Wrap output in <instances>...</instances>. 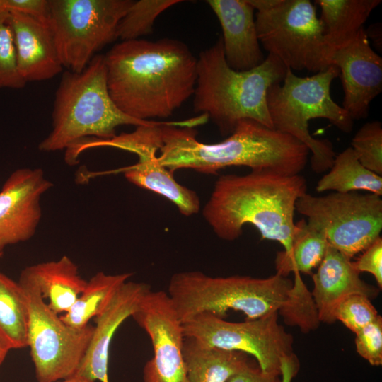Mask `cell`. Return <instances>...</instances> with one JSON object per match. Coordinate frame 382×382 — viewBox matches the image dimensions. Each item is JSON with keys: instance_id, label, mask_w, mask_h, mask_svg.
Here are the masks:
<instances>
[{"instance_id": "cell-33", "label": "cell", "mask_w": 382, "mask_h": 382, "mask_svg": "<svg viewBox=\"0 0 382 382\" xmlns=\"http://www.w3.org/2000/svg\"><path fill=\"white\" fill-rule=\"evenodd\" d=\"M357 352L372 366L382 364V318L378 316L356 334Z\"/></svg>"}, {"instance_id": "cell-24", "label": "cell", "mask_w": 382, "mask_h": 382, "mask_svg": "<svg viewBox=\"0 0 382 382\" xmlns=\"http://www.w3.org/2000/svg\"><path fill=\"white\" fill-rule=\"evenodd\" d=\"M328 245L325 235L309 226L305 219L297 221L290 249L277 253L276 273L284 277L291 272L311 274L323 260Z\"/></svg>"}, {"instance_id": "cell-31", "label": "cell", "mask_w": 382, "mask_h": 382, "mask_svg": "<svg viewBox=\"0 0 382 382\" xmlns=\"http://www.w3.org/2000/svg\"><path fill=\"white\" fill-rule=\"evenodd\" d=\"M350 146L359 161L367 169L382 176V124L365 123L352 138Z\"/></svg>"}, {"instance_id": "cell-14", "label": "cell", "mask_w": 382, "mask_h": 382, "mask_svg": "<svg viewBox=\"0 0 382 382\" xmlns=\"http://www.w3.org/2000/svg\"><path fill=\"white\" fill-rule=\"evenodd\" d=\"M132 317L153 347V357L143 369V382H186L182 322L167 292L150 289Z\"/></svg>"}, {"instance_id": "cell-18", "label": "cell", "mask_w": 382, "mask_h": 382, "mask_svg": "<svg viewBox=\"0 0 382 382\" xmlns=\"http://www.w3.org/2000/svg\"><path fill=\"white\" fill-rule=\"evenodd\" d=\"M16 52L17 68L25 81H43L63 69L47 20L9 11Z\"/></svg>"}, {"instance_id": "cell-35", "label": "cell", "mask_w": 382, "mask_h": 382, "mask_svg": "<svg viewBox=\"0 0 382 382\" xmlns=\"http://www.w3.org/2000/svg\"><path fill=\"white\" fill-rule=\"evenodd\" d=\"M0 8L47 20L48 0H0Z\"/></svg>"}, {"instance_id": "cell-13", "label": "cell", "mask_w": 382, "mask_h": 382, "mask_svg": "<svg viewBox=\"0 0 382 382\" xmlns=\"http://www.w3.org/2000/svg\"><path fill=\"white\" fill-rule=\"evenodd\" d=\"M166 122L152 125L136 127L131 132L116 134L108 139L87 138L73 145L69 156L78 160L84 151L98 147H113L132 152L138 157L137 162L121 169L131 183L156 192L174 204L180 213L192 216L199 212V199L197 193L179 184L173 173L158 161L157 151L161 144V126Z\"/></svg>"}, {"instance_id": "cell-7", "label": "cell", "mask_w": 382, "mask_h": 382, "mask_svg": "<svg viewBox=\"0 0 382 382\" xmlns=\"http://www.w3.org/2000/svg\"><path fill=\"white\" fill-rule=\"evenodd\" d=\"M292 284L277 273L267 278L222 277L185 271L171 277L167 294L181 322L202 313L224 318L230 310L253 320L278 312Z\"/></svg>"}, {"instance_id": "cell-40", "label": "cell", "mask_w": 382, "mask_h": 382, "mask_svg": "<svg viewBox=\"0 0 382 382\" xmlns=\"http://www.w3.org/2000/svg\"><path fill=\"white\" fill-rule=\"evenodd\" d=\"M3 253H0V257L2 256Z\"/></svg>"}, {"instance_id": "cell-2", "label": "cell", "mask_w": 382, "mask_h": 382, "mask_svg": "<svg viewBox=\"0 0 382 382\" xmlns=\"http://www.w3.org/2000/svg\"><path fill=\"white\" fill-rule=\"evenodd\" d=\"M197 116L161 126L158 159L171 173L183 168L216 174L228 166H246L285 175H299L306 168L310 151L290 135L249 119L241 120L224 141L205 144L197 139Z\"/></svg>"}, {"instance_id": "cell-30", "label": "cell", "mask_w": 382, "mask_h": 382, "mask_svg": "<svg viewBox=\"0 0 382 382\" xmlns=\"http://www.w3.org/2000/svg\"><path fill=\"white\" fill-rule=\"evenodd\" d=\"M25 85L17 68L10 13L0 8V89H21Z\"/></svg>"}, {"instance_id": "cell-37", "label": "cell", "mask_w": 382, "mask_h": 382, "mask_svg": "<svg viewBox=\"0 0 382 382\" xmlns=\"http://www.w3.org/2000/svg\"><path fill=\"white\" fill-rule=\"evenodd\" d=\"M365 33L369 38L371 39L375 47L378 50H381V25L379 23L371 25L366 30L365 29Z\"/></svg>"}, {"instance_id": "cell-17", "label": "cell", "mask_w": 382, "mask_h": 382, "mask_svg": "<svg viewBox=\"0 0 382 382\" xmlns=\"http://www.w3.org/2000/svg\"><path fill=\"white\" fill-rule=\"evenodd\" d=\"M150 289L146 283L129 280L120 286L106 308L94 318L90 342L74 376L91 382H109V351L113 336Z\"/></svg>"}, {"instance_id": "cell-1", "label": "cell", "mask_w": 382, "mask_h": 382, "mask_svg": "<svg viewBox=\"0 0 382 382\" xmlns=\"http://www.w3.org/2000/svg\"><path fill=\"white\" fill-rule=\"evenodd\" d=\"M104 61L110 96L132 118L168 117L194 94L197 59L178 40L122 41Z\"/></svg>"}, {"instance_id": "cell-20", "label": "cell", "mask_w": 382, "mask_h": 382, "mask_svg": "<svg viewBox=\"0 0 382 382\" xmlns=\"http://www.w3.org/2000/svg\"><path fill=\"white\" fill-rule=\"evenodd\" d=\"M351 259L328 245L325 255L312 274L314 299L320 323L335 322L337 306L352 294H362L370 299L377 296L378 289L359 277Z\"/></svg>"}, {"instance_id": "cell-22", "label": "cell", "mask_w": 382, "mask_h": 382, "mask_svg": "<svg viewBox=\"0 0 382 382\" xmlns=\"http://www.w3.org/2000/svg\"><path fill=\"white\" fill-rule=\"evenodd\" d=\"M186 382H227L248 362L247 354L207 346L185 337Z\"/></svg>"}, {"instance_id": "cell-38", "label": "cell", "mask_w": 382, "mask_h": 382, "mask_svg": "<svg viewBox=\"0 0 382 382\" xmlns=\"http://www.w3.org/2000/svg\"><path fill=\"white\" fill-rule=\"evenodd\" d=\"M11 347L7 340L0 334V365L5 359Z\"/></svg>"}, {"instance_id": "cell-26", "label": "cell", "mask_w": 382, "mask_h": 382, "mask_svg": "<svg viewBox=\"0 0 382 382\" xmlns=\"http://www.w3.org/2000/svg\"><path fill=\"white\" fill-rule=\"evenodd\" d=\"M132 275V273L108 274L98 272L87 281L85 288L62 320L74 328H81L99 315L115 293Z\"/></svg>"}, {"instance_id": "cell-15", "label": "cell", "mask_w": 382, "mask_h": 382, "mask_svg": "<svg viewBox=\"0 0 382 382\" xmlns=\"http://www.w3.org/2000/svg\"><path fill=\"white\" fill-rule=\"evenodd\" d=\"M53 183L40 168L13 171L0 190V253L30 239L42 216L40 199Z\"/></svg>"}, {"instance_id": "cell-21", "label": "cell", "mask_w": 382, "mask_h": 382, "mask_svg": "<svg viewBox=\"0 0 382 382\" xmlns=\"http://www.w3.org/2000/svg\"><path fill=\"white\" fill-rule=\"evenodd\" d=\"M19 279L33 284L58 314L69 311L87 282L80 275L78 266L66 255L28 266L22 270Z\"/></svg>"}, {"instance_id": "cell-27", "label": "cell", "mask_w": 382, "mask_h": 382, "mask_svg": "<svg viewBox=\"0 0 382 382\" xmlns=\"http://www.w3.org/2000/svg\"><path fill=\"white\" fill-rule=\"evenodd\" d=\"M28 318L20 284L0 272V334L12 349L28 347Z\"/></svg>"}, {"instance_id": "cell-36", "label": "cell", "mask_w": 382, "mask_h": 382, "mask_svg": "<svg viewBox=\"0 0 382 382\" xmlns=\"http://www.w3.org/2000/svg\"><path fill=\"white\" fill-rule=\"evenodd\" d=\"M227 382H282L280 376L267 373L249 361L233 374Z\"/></svg>"}, {"instance_id": "cell-4", "label": "cell", "mask_w": 382, "mask_h": 382, "mask_svg": "<svg viewBox=\"0 0 382 382\" xmlns=\"http://www.w3.org/2000/svg\"><path fill=\"white\" fill-rule=\"evenodd\" d=\"M286 70L277 57L268 54L259 66L236 71L226 62L220 37L197 58L193 110L206 115L223 136L230 135L245 119L273 129L267 94L272 86L282 82Z\"/></svg>"}, {"instance_id": "cell-3", "label": "cell", "mask_w": 382, "mask_h": 382, "mask_svg": "<svg viewBox=\"0 0 382 382\" xmlns=\"http://www.w3.org/2000/svg\"><path fill=\"white\" fill-rule=\"evenodd\" d=\"M307 192L306 179L268 170L247 175H223L216 181L203 209V216L215 234L234 241L246 224L255 226L262 239L291 245L297 200Z\"/></svg>"}, {"instance_id": "cell-9", "label": "cell", "mask_w": 382, "mask_h": 382, "mask_svg": "<svg viewBox=\"0 0 382 382\" xmlns=\"http://www.w3.org/2000/svg\"><path fill=\"white\" fill-rule=\"evenodd\" d=\"M185 337L218 349L238 351L255 358L265 372L291 382L299 369L294 338L278 322V312L244 322H229L202 313L182 322Z\"/></svg>"}, {"instance_id": "cell-8", "label": "cell", "mask_w": 382, "mask_h": 382, "mask_svg": "<svg viewBox=\"0 0 382 382\" xmlns=\"http://www.w3.org/2000/svg\"><path fill=\"white\" fill-rule=\"evenodd\" d=\"M260 43L291 70L314 73L331 65L332 54L309 0H248Z\"/></svg>"}, {"instance_id": "cell-28", "label": "cell", "mask_w": 382, "mask_h": 382, "mask_svg": "<svg viewBox=\"0 0 382 382\" xmlns=\"http://www.w3.org/2000/svg\"><path fill=\"white\" fill-rule=\"evenodd\" d=\"M278 313L286 325L297 326L304 333L318 328L320 321L314 299L300 273H294V280L288 297L278 310Z\"/></svg>"}, {"instance_id": "cell-12", "label": "cell", "mask_w": 382, "mask_h": 382, "mask_svg": "<svg viewBox=\"0 0 382 382\" xmlns=\"http://www.w3.org/2000/svg\"><path fill=\"white\" fill-rule=\"evenodd\" d=\"M28 310V347L37 382H56L75 375L87 350L93 326L69 325L38 290L19 279Z\"/></svg>"}, {"instance_id": "cell-6", "label": "cell", "mask_w": 382, "mask_h": 382, "mask_svg": "<svg viewBox=\"0 0 382 382\" xmlns=\"http://www.w3.org/2000/svg\"><path fill=\"white\" fill-rule=\"evenodd\" d=\"M339 74L338 68L333 64L306 77L298 76L287 68L282 82L272 86L267 94L273 129L307 146L311 153V168L317 173L328 170L336 154L328 139L311 136L309 120L326 119L345 133H349L353 128L354 120L350 115L330 95L331 83Z\"/></svg>"}, {"instance_id": "cell-29", "label": "cell", "mask_w": 382, "mask_h": 382, "mask_svg": "<svg viewBox=\"0 0 382 382\" xmlns=\"http://www.w3.org/2000/svg\"><path fill=\"white\" fill-rule=\"evenodd\" d=\"M180 2L182 1H134L118 25L117 37L122 41L133 40L151 33L156 18L163 11Z\"/></svg>"}, {"instance_id": "cell-19", "label": "cell", "mask_w": 382, "mask_h": 382, "mask_svg": "<svg viewBox=\"0 0 382 382\" xmlns=\"http://www.w3.org/2000/svg\"><path fill=\"white\" fill-rule=\"evenodd\" d=\"M206 2L220 23L227 64L240 71L259 66L265 57L257 37L255 9L248 0H208Z\"/></svg>"}, {"instance_id": "cell-11", "label": "cell", "mask_w": 382, "mask_h": 382, "mask_svg": "<svg viewBox=\"0 0 382 382\" xmlns=\"http://www.w3.org/2000/svg\"><path fill=\"white\" fill-rule=\"evenodd\" d=\"M296 210L307 218L309 226L325 235L330 245L349 259L381 237L382 199L378 195L306 193L297 200Z\"/></svg>"}, {"instance_id": "cell-23", "label": "cell", "mask_w": 382, "mask_h": 382, "mask_svg": "<svg viewBox=\"0 0 382 382\" xmlns=\"http://www.w3.org/2000/svg\"><path fill=\"white\" fill-rule=\"evenodd\" d=\"M319 19L332 52L352 41L381 0H316Z\"/></svg>"}, {"instance_id": "cell-25", "label": "cell", "mask_w": 382, "mask_h": 382, "mask_svg": "<svg viewBox=\"0 0 382 382\" xmlns=\"http://www.w3.org/2000/svg\"><path fill=\"white\" fill-rule=\"evenodd\" d=\"M318 192L332 190L347 193L357 190L382 195V176L366 168L348 147L335 156L331 168L318 182Z\"/></svg>"}, {"instance_id": "cell-32", "label": "cell", "mask_w": 382, "mask_h": 382, "mask_svg": "<svg viewBox=\"0 0 382 382\" xmlns=\"http://www.w3.org/2000/svg\"><path fill=\"white\" fill-rule=\"evenodd\" d=\"M378 316L370 299L362 294H352L343 299L334 312L335 321L340 320L349 330L358 332Z\"/></svg>"}, {"instance_id": "cell-5", "label": "cell", "mask_w": 382, "mask_h": 382, "mask_svg": "<svg viewBox=\"0 0 382 382\" xmlns=\"http://www.w3.org/2000/svg\"><path fill=\"white\" fill-rule=\"evenodd\" d=\"M123 113L112 100L107 85L104 54H96L81 72L65 71L56 90L52 130L40 151L66 150L87 138L108 139L122 125H152Z\"/></svg>"}, {"instance_id": "cell-10", "label": "cell", "mask_w": 382, "mask_h": 382, "mask_svg": "<svg viewBox=\"0 0 382 382\" xmlns=\"http://www.w3.org/2000/svg\"><path fill=\"white\" fill-rule=\"evenodd\" d=\"M132 0H48L47 21L67 71H82L103 47L117 37Z\"/></svg>"}, {"instance_id": "cell-39", "label": "cell", "mask_w": 382, "mask_h": 382, "mask_svg": "<svg viewBox=\"0 0 382 382\" xmlns=\"http://www.w3.org/2000/svg\"><path fill=\"white\" fill-rule=\"evenodd\" d=\"M56 382H91L90 381H88L82 377H80V376H73L70 378H66V379H64V380H61V381H56Z\"/></svg>"}, {"instance_id": "cell-34", "label": "cell", "mask_w": 382, "mask_h": 382, "mask_svg": "<svg viewBox=\"0 0 382 382\" xmlns=\"http://www.w3.org/2000/svg\"><path fill=\"white\" fill-rule=\"evenodd\" d=\"M363 254L353 262L355 269L360 273L366 272L371 274L377 282L378 287H382V238L379 237Z\"/></svg>"}, {"instance_id": "cell-16", "label": "cell", "mask_w": 382, "mask_h": 382, "mask_svg": "<svg viewBox=\"0 0 382 382\" xmlns=\"http://www.w3.org/2000/svg\"><path fill=\"white\" fill-rule=\"evenodd\" d=\"M330 63L339 69L344 91L342 107L353 120L366 118L370 103L382 91V58L372 49L364 28L333 51Z\"/></svg>"}]
</instances>
